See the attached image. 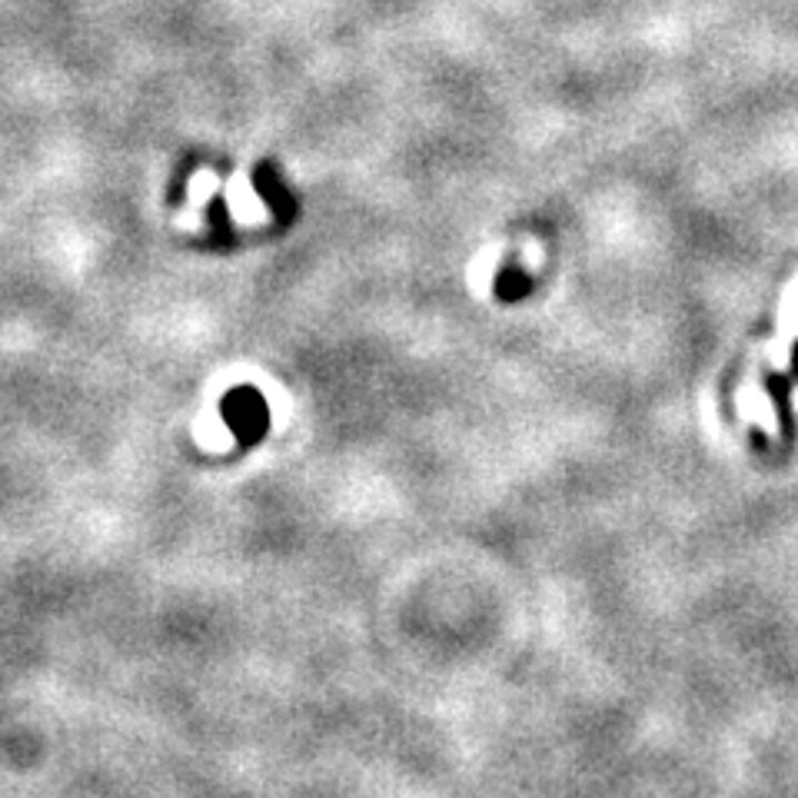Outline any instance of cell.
<instances>
[{
	"label": "cell",
	"mask_w": 798,
	"mask_h": 798,
	"mask_svg": "<svg viewBox=\"0 0 798 798\" xmlns=\"http://www.w3.org/2000/svg\"><path fill=\"white\" fill-rule=\"evenodd\" d=\"M792 377H798V347H796V363H792Z\"/></svg>",
	"instance_id": "cell-1"
}]
</instances>
